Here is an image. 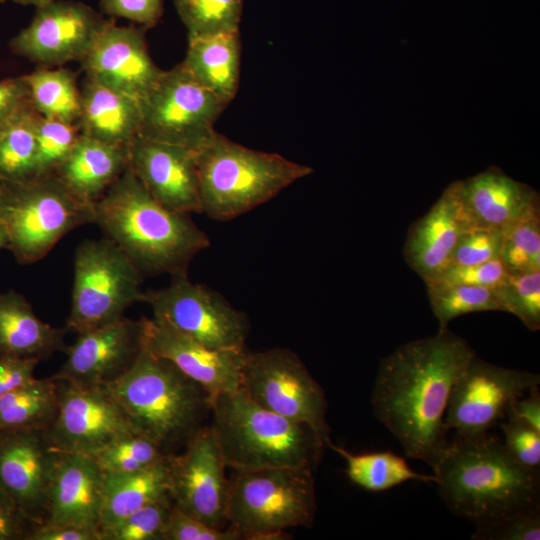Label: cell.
<instances>
[{
  "label": "cell",
  "mask_w": 540,
  "mask_h": 540,
  "mask_svg": "<svg viewBox=\"0 0 540 540\" xmlns=\"http://www.w3.org/2000/svg\"><path fill=\"white\" fill-rule=\"evenodd\" d=\"M68 329L42 321L23 295L9 290L0 293V357L37 358L65 352Z\"/></svg>",
  "instance_id": "cell-26"
},
{
  "label": "cell",
  "mask_w": 540,
  "mask_h": 540,
  "mask_svg": "<svg viewBox=\"0 0 540 540\" xmlns=\"http://www.w3.org/2000/svg\"><path fill=\"white\" fill-rule=\"evenodd\" d=\"M103 387L134 430L167 454L173 445L187 442L211 411L208 393L145 341L130 369Z\"/></svg>",
  "instance_id": "cell-4"
},
{
  "label": "cell",
  "mask_w": 540,
  "mask_h": 540,
  "mask_svg": "<svg viewBox=\"0 0 540 540\" xmlns=\"http://www.w3.org/2000/svg\"><path fill=\"white\" fill-rule=\"evenodd\" d=\"M495 288L468 285L427 288L432 311L439 323L438 331L448 329V324L461 315L501 311Z\"/></svg>",
  "instance_id": "cell-36"
},
{
  "label": "cell",
  "mask_w": 540,
  "mask_h": 540,
  "mask_svg": "<svg viewBox=\"0 0 540 540\" xmlns=\"http://www.w3.org/2000/svg\"><path fill=\"white\" fill-rule=\"evenodd\" d=\"M240 534L230 528L212 527L176 507L165 524L162 540H239Z\"/></svg>",
  "instance_id": "cell-45"
},
{
  "label": "cell",
  "mask_w": 540,
  "mask_h": 540,
  "mask_svg": "<svg viewBox=\"0 0 540 540\" xmlns=\"http://www.w3.org/2000/svg\"><path fill=\"white\" fill-rule=\"evenodd\" d=\"M528 396L512 400L506 408V415H510L540 432V393L539 385L528 390Z\"/></svg>",
  "instance_id": "cell-51"
},
{
  "label": "cell",
  "mask_w": 540,
  "mask_h": 540,
  "mask_svg": "<svg viewBox=\"0 0 540 540\" xmlns=\"http://www.w3.org/2000/svg\"><path fill=\"white\" fill-rule=\"evenodd\" d=\"M142 278L130 258L110 239L81 242L74 254L68 331L80 334L124 317L127 308L143 302Z\"/></svg>",
  "instance_id": "cell-9"
},
{
  "label": "cell",
  "mask_w": 540,
  "mask_h": 540,
  "mask_svg": "<svg viewBox=\"0 0 540 540\" xmlns=\"http://www.w3.org/2000/svg\"><path fill=\"white\" fill-rule=\"evenodd\" d=\"M458 190L472 227L503 231L539 204V195L534 189L495 166L458 181Z\"/></svg>",
  "instance_id": "cell-24"
},
{
  "label": "cell",
  "mask_w": 540,
  "mask_h": 540,
  "mask_svg": "<svg viewBox=\"0 0 540 540\" xmlns=\"http://www.w3.org/2000/svg\"><path fill=\"white\" fill-rule=\"evenodd\" d=\"M57 455L45 430L0 429V488L40 525Z\"/></svg>",
  "instance_id": "cell-19"
},
{
  "label": "cell",
  "mask_w": 540,
  "mask_h": 540,
  "mask_svg": "<svg viewBox=\"0 0 540 540\" xmlns=\"http://www.w3.org/2000/svg\"><path fill=\"white\" fill-rule=\"evenodd\" d=\"M105 474L90 456L58 452L42 525L100 531Z\"/></svg>",
  "instance_id": "cell-22"
},
{
  "label": "cell",
  "mask_w": 540,
  "mask_h": 540,
  "mask_svg": "<svg viewBox=\"0 0 540 540\" xmlns=\"http://www.w3.org/2000/svg\"><path fill=\"white\" fill-rule=\"evenodd\" d=\"M163 288L144 292L158 319L179 333L212 349L245 350L249 321L217 291L192 282L187 271L171 275Z\"/></svg>",
  "instance_id": "cell-12"
},
{
  "label": "cell",
  "mask_w": 540,
  "mask_h": 540,
  "mask_svg": "<svg viewBox=\"0 0 540 540\" xmlns=\"http://www.w3.org/2000/svg\"><path fill=\"white\" fill-rule=\"evenodd\" d=\"M81 62L87 78L138 100L163 73L150 57L143 30L114 21H106Z\"/></svg>",
  "instance_id": "cell-20"
},
{
  "label": "cell",
  "mask_w": 540,
  "mask_h": 540,
  "mask_svg": "<svg viewBox=\"0 0 540 540\" xmlns=\"http://www.w3.org/2000/svg\"><path fill=\"white\" fill-rule=\"evenodd\" d=\"M39 525L0 488V540H29Z\"/></svg>",
  "instance_id": "cell-47"
},
{
  "label": "cell",
  "mask_w": 540,
  "mask_h": 540,
  "mask_svg": "<svg viewBox=\"0 0 540 540\" xmlns=\"http://www.w3.org/2000/svg\"><path fill=\"white\" fill-rule=\"evenodd\" d=\"M173 506L169 496L156 500L101 530V540H162Z\"/></svg>",
  "instance_id": "cell-40"
},
{
  "label": "cell",
  "mask_w": 540,
  "mask_h": 540,
  "mask_svg": "<svg viewBox=\"0 0 540 540\" xmlns=\"http://www.w3.org/2000/svg\"><path fill=\"white\" fill-rule=\"evenodd\" d=\"M234 472L226 520L242 539L312 526L317 510L313 470L273 467Z\"/></svg>",
  "instance_id": "cell-8"
},
{
  "label": "cell",
  "mask_w": 540,
  "mask_h": 540,
  "mask_svg": "<svg viewBox=\"0 0 540 540\" xmlns=\"http://www.w3.org/2000/svg\"><path fill=\"white\" fill-rule=\"evenodd\" d=\"M501 311L515 315L527 329H540V271L508 274L495 288Z\"/></svg>",
  "instance_id": "cell-38"
},
{
  "label": "cell",
  "mask_w": 540,
  "mask_h": 540,
  "mask_svg": "<svg viewBox=\"0 0 540 540\" xmlns=\"http://www.w3.org/2000/svg\"><path fill=\"white\" fill-rule=\"evenodd\" d=\"M539 384V374L501 367L475 356L452 388L445 427L458 437L488 433L505 417L512 400Z\"/></svg>",
  "instance_id": "cell-13"
},
{
  "label": "cell",
  "mask_w": 540,
  "mask_h": 540,
  "mask_svg": "<svg viewBox=\"0 0 540 540\" xmlns=\"http://www.w3.org/2000/svg\"><path fill=\"white\" fill-rule=\"evenodd\" d=\"M168 466L169 497L174 507L222 528L227 522L229 479L211 425L198 429L181 454H169Z\"/></svg>",
  "instance_id": "cell-14"
},
{
  "label": "cell",
  "mask_w": 540,
  "mask_h": 540,
  "mask_svg": "<svg viewBox=\"0 0 540 540\" xmlns=\"http://www.w3.org/2000/svg\"><path fill=\"white\" fill-rule=\"evenodd\" d=\"M8 183L2 185L0 224L21 264L38 262L66 234L94 223V202L76 196L55 174Z\"/></svg>",
  "instance_id": "cell-7"
},
{
  "label": "cell",
  "mask_w": 540,
  "mask_h": 540,
  "mask_svg": "<svg viewBox=\"0 0 540 540\" xmlns=\"http://www.w3.org/2000/svg\"><path fill=\"white\" fill-rule=\"evenodd\" d=\"M101 9L112 17H121L145 27L155 26L163 14V0H101Z\"/></svg>",
  "instance_id": "cell-46"
},
{
  "label": "cell",
  "mask_w": 540,
  "mask_h": 540,
  "mask_svg": "<svg viewBox=\"0 0 540 540\" xmlns=\"http://www.w3.org/2000/svg\"><path fill=\"white\" fill-rule=\"evenodd\" d=\"M0 181H1V179H0Z\"/></svg>",
  "instance_id": "cell-55"
},
{
  "label": "cell",
  "mask_w": 540,
  "mask_h": 540,
  "mask_svg": "<svg viewBox=\"0 0 540 540\" xmlns=\"http://www.w3.org/2000/svg\"><path fill=\"white\" fill-rule=\"evenodd\" d=\"M190 37L239 31L244 0H174Z\"/></svg>",
  "instance_id": "cell-35"
},
{
  "label": "cell",
  "mask_w": 540,
  "mask_h": 540,
  "mask_svg": "<svg viewBox=\"0 0 540 540\" xmlns=\"http://www.w3.org/2000/svg\"><path fill=\"white\" fill-rule=\"evenodd\" d=\"M140 104V135L196 152L211 141L214 123L226 107L181 64L163 71Z\"/></svg>",
  "instance_id": "cell-11"
},
{
  "label": "cell",
  "mask_w": 540,
  "mask_h": 540,
  "mask_svg": "<svg viewBox=\"0 0 540 540\" xmlns=\"http://www.w3.org/2000/svg\"><path fill=\"white\" fill-rule=\"evenodd\" d=\"M30 105L29 91L23 77L0 81V127Z\"/></svg>",
  "instance_id": "cell-49"
},
{
  "label": "cell",
  "mask_w": 540,
  "mask_h": 540,
  "mask_svg": "<svg viewBox=\"0 0 540 540\" xmlns=\"http://www.w3.org/2000/svg\"><path fill=\"white\" fill-rule=\"evenodd\" d=\"M158 444L133 433L108 444L91 456L105 474L133 473L167 458Z\"/></svg>",
  "instance_id": "cell-37"
},
{
  "label": "cell",
  "mask_w": 540,
  "mask_h": 540,
  "mask_svg": "<svg viewBox=\"0 0 540 540\" xmlns=\"http://www.w3.org/2000/svg\"><path fill=\"white\" fill-rule=\"evenodd\" d=\"M1 198H2V184H0V204H1Z\"/></svg>",
  "instance_id": "cell-54"
},
{
  "label": "cell",
  "mask_w": 540,
  "mask_h": 540,
  "mask_svg": "<svg viewBox=\"0 0 540 540\" xmlns=\"http://www.w3.org/2000/svg\"><path fill=\"white\" fill-rule=\"evenodd\" d=\"M201 213L232 220L313 173L277 153L250 149L216 132L197 153Z\"/></svg>",
  "instance_id": "cell-6"
},
{
  "label": "cell",
  "mask_w": 540,
  "mask_h": 540,
  "mask_svg": "<svg viewBox=\"0 0 540 540\" xmlns=\"http://www.w3.org/2000/svg\"><path fill=\"white\" fill-rule=\"evenodd\" d=\"M240 388L259 406L308 425L330 445L325 393L293 351L245 352Z\"/></svg>",
  "instance_id": "cell-10"
},
{
  "label": "cell",
  "mask_w": 540,
  "mask_h": 540,
  "mask_svg": "<svg viewBox=\"0 0 540 540\" xmlns=\"http://www.w3.org/2000/svg\"><path fill=\"white\" fill-rule=\"evenodd\" d=\"M61 384L57 416L45 430L53 450L91 457L113 441L137 433L103 386Z\"/></svg>",
  "instance_id": "cell-15"
},
{
  "label": "cell",
  "mask_w": 540,
  "mask_h": 540,
  "mask_svg": "<svg viewBox=\"0 0 540 540\" xmlns=\"http://www.w3.org/2000/svg\"><path fill=\"white\" fill-rule=\"evenodd\" d=\"M211 412L225 465L234 471L273 467L314 471L327 447L311 427L259 406L241 388L214 397Z\"/></svg>",
  "instance_id": "cell-5"
},
{
  "label": "cell",
  "mask_w": 540,
  "mask_h": 540,
  "mask_svg": "<svg viewBox=\"0 0 540 540\" xmlns=\"http://www.w3.org/2000/svg\"><path fill=\"white\" fill-rule=\"evenodd\" d=\"M143 321L145 344L198 383L211 400L240 388L245 350L212 349L158 319Z\"/></svg>",
  "instance_id": "cell-21"
},
{
  "label": "cell",
  "mask_w": 540,
  "mask_h": 540,
  "mask_svg": "<svg viewBox=\"0 0 540 540\" xmlns=\"http://www.w3.org/2000/svg\"><path fill=\"white\" fill-rule=\"evenodd\" d=\"M39 117L30 105L0 127L1 181L18 182L35 176Z\"/></svg>",
  "instance_id": "cell-33"
},
{
  "label": "cell",
  "mask_w": 540,
  "mask_h": 540,
  "mask_svg": "<svg viewBox=\"0 0 540 540\" xmlns=\"http://www.w3.org/2000/svg\"><path fill=\"white\" fill-rule=\"evenodd\" d=\"M37 358L0 357V397L34 378Z\"/></svg>",
  "instance_id": "cell-48"
},
{
  "label": "cell",
  "mask_w": 540,
  "mask_h": 540,
  "mask_svg": "<svg viewBox=\"0 0 540 540\" xmlns=\"http://www.w3.org/2000/svg\"><path fill=\"white\" fill-rule=\"evenodd\" d=\"M432 470L446 507L475 527L540 509L539 470L523 467L489 433L454 435Z\"/></svg>",
  "instance_id": "cell-2"
},
{
  "label": "cell",
  "mask_w": 540,
  "mask_h": 540,
  "mask_svg": "<svg viewBox=\"0 0 540 540\" xmlns=\"http://www.w3.org/2000/svg\"><path fill=\"white\" fill-rule=\"evenodd\" d=\"M36 9L13 47L20 55L45 65L81 61L107 21L76 1L50 0Z\"/></svg>",
  "instance_id": "cell-16"
},
{
  "label": "cell",
  "mask_w": 540,
  "mask_h": 540,
  "mask_svg": "<svg viewBox=\"0 0 540 540\" xmlns=\"http://www.w3.org/2000/svg\"><path fill=\"white\" fill-rule=\"evenodd\" d=\"M473 540H539L540 509L515 514L491 523L475 527Z\"/></svg>",
  "instance_id": "cell-44"
},
{
  "label": "cell",
  "mask_w": 540,
  "mask_h": 540,
  "mask_svg": "<svg viewBox=\"0 0 540 540\" xmlns=\"http://www.w3.org/2000/svg\"><path fill=\"white\" fill-rule=\"evenodd\" d=\"M470 228L458 181L452 182L429 211L409 228L403 247L407 264L424 283L429 281L448 266L459 237Z\"/></svg>",
  "instance_id": "cell-23"
},
{
  "label": "cell",
  "mask_w": 540,
  "mask_h": 540,
  "mask_svg": "<svg viewBox=\"0 0 540 540\" xmlns=\"http://www.w3.org/2000/svg\"><path fill=\"white\" fill-rule=\"evenodd\" d=\"M502 231L472 227L461 234L448 266H468L499 258Z\"/></svg>",
  "instance_id": "cell-42"
},
{
  "label": "cell",
  "mask_w": 540,
  "mask_h": 540,
  "mask_svg": "<svg viewBox=\"0 0 540 540\" xmlns=\"http://www.w3.org/2000/svg\"><path fill=\"white\" fill-rule=\"evenodd\" d=\"M78 126L90 138L128 148L139 134L140 100L87 78L81 91Z\"/></svg>",
  "instance_id": "cell-25"
},
{
  "label": "cell",
  "mask_w": 540,
  "mask_h": 540,
  "mask_svg": "<svg viewBox=\"0 0 540 540\" xmlns=\"http://www.w3.org/2000/svg\"><path fill=\"white\" fill-rule=\"evenodd\" d=\"M93 207L94 224L143 276L187 271L191 260L210 246L208 235L190 214L158 203L129 168Z\"/></svg>",
  "instance_id": "cell-3"
},
{
  "label": "cell",
  "mask_w": 540,
  "mask_h": 540,
  "mask_svg": "<svg viewBox=\"0 0 540 540\" xmlns=\"http://www.w3.org/2000/svg\"><path fill=\"white\" fill-rule=\"evenodd\" d=\"M143 345V318L122 317L77 334L65 350L66 361L52 377L79 386H104L130 369Z\"/></svg>",
  "instance_id": "cell-17"
},
{
  "label": "cell",
  "mask_w": 540,
  "mask_h": 540,
  "mask_svg": "<svg viewBox=\"0 0 540 540\" xmlns=\"http://www.w3.org/2000/svg\"><path fill=\"white\" fill-rule=\"evenodd\" d=\"M128 168L165 208L201 213L197 153L138 134L129 144Z\"/></svg>",
  "instance_id": "cell-18"
},
{
  "label": "cell",
  "mask_w": 540,
  "mask_h": 540,
  "mask_svg": "<svg viewBox=\"0 0 540 540\" xmlns=\"http://www.w3.org/2000/svg\"><path fill=\"white\" fill-rule=\"evenodd\" d=\"M328 448L345 460L349 480L366 491L383 492L408 481L435 483L434 474L413 470L405 458L392 451L354 454L332 442Z\"/></svg>",
  "instance_id": "cell-31"
},
{
  "label": "cell",
  "mask_w": 540,
  "mask_h": 540,
  "mask_svg": "<svg viewBox=\"0 0 540 540\" xmlns=\"http://www.w3.org/2000/svg\"><path fill=\"white\" fill-rule=\"evenodd\" d=\"M169 484L168 456L137 472L105 474L100 531L132 512L169 496Z\"/></svg>",
  "instance_id": "cell-29"
},
{
  "label": "cell",
  "mask_w": 540,
  "mask_h": 540,
  "mask_svg": "<svg viewBox=\"0 0 540 540\" xmlns=\"http://www.w3.org/2000/svg\"><path fill=\"white\" fill-rule=\"evenodd\" d=\"M508 274L500 258H496L475 265L447 266L425 284L427 288L450 285L495 288L504 282Z\"/></svg>",
  "instance_id": "cell-41"
},
{
  "label": "cell",
  "mask_w": 540,
  "mask_h": 540,
  "mask_svg": "<svg viewBox=\"0 0 540 540\" xmlns=\"http://www.w3.org/2000/svg\"><path fill=\"white\" fill-rule=\"evenodd\" d=\"M80 134L77 124L40 116L36 129L35 176L54 174L71 153Z\"/></svg>",
  "instance_id": "cell-39"
},
{
  "label": "cell",
  "mask_w": 540,
  "mask_h": 540,
  "mask_svg": "<svg viewBox=\"0 0 540 540\" xmlns=\"http://www.w3.org/2000/svg\"><path fill=\"white\" fill-rule=\"evenodd\" d=\"M499 258L509 274L540 271V204L502 231Z\"/></svg>",
  "instance_id": "cell-34"
},
{
  "label": "cell",
  "mask_w": 540,
  "mask_h": 540,
  "mask_svg": "<svg viewBox=\"0 0 540 540\" xmlns=\"http://www.w3.org/2000/svg\"><path fill=\"white\" fill-rule=\"evenodd\" d=\"M0 1H6V0H0ZM14 2L25 4V5H34L36 8L44 5L50 0H12Z\"/></svg>",
  "instance_id": "cell-52"
},
{
  "label": "cell",
  "mask_w": 540,
  "mask_h": 540,
  "mask_svg": "<svg viewBox=\"0 0 540 540\" xmlns=\"http://www.w3.org/2000/svg\"><path fill=\"white\" fill-rule=\"evenodd\" d=\"M29 540H101V533L76 525H39Z\"/></svg>",
  "instance_id": "cell-50"
},
{
  "label": "cell",
  "mask_w": 540,
  "mask_h": 540,
  "mask_svg": "<svg viewBox=\"0 0 540 540\" xmlns=\"http://www.w3.org/2000/svg\"><path fill=\"white\" fill-rule=\"evenodd\" d=\"M61 381L32 378L0 397V429L47 430L60 403Z\"/></svg>",
  "instance_id": "cell-30"
},
{
  "label": "cell",
  "mask_w": 540,
  "mask_h": 540,
  "mask_svg": "<svg viewBox=\"0 0 540 540\" xmlns=\"http://www.w3.org/2000/svg\"><path fill=\"white\" fill-rule=\"evenodd\" d=\"M476 356L449 329L397 347L378 366L371 406L405 455L434 466L449 440L444 417L452 388Z\"/></svg>",
  "instance_id": "cell-1"
},
{
  "label": "cell",
  "mask_w": 540,
  "mask_h": 540,
  "mask_svg": "<svg viewBox=\"0 0 540 540\" xmlns=\"http://www.w3.org/2000/svg\"><path fill=\"white\" fill-rule=\"evenodd\" d=\"M31 104L47 119L77 124L81 113V91L74 74L66 69H41L23 77ZM78 125V124H77Z\"/></svg>",
  "instance_id": "cell-32"
},
{
  "label": "cell",
  "mask_w": 540,
  "mask_h": 540,
  "mask_svg": "<svg viewBox=\"0 0 540 540\" xmlns=\"http://www.w3.org/2000/svg\"><path fill=\"white\" fill-rule=\"evenodd\" d=\"M505 417L506 421L500 423L505 449L523 467L539 470L540 432L510 415Z\"/></svg>",
  "instance_id": "cell-43"
},
{
  "label": "cell",
  "mask_w": 540,
  "mask_h": 540,
  "mask_svg": "<svg viewBox=\"0 0 540 540\" xmlns=\"http://www.w3.org/2000/svg\"><path fill=\"white\" fill-rule=\"evenodd\" d=\"M8 247V236L6 233V230L0 224V249L7 248Z\"/></svg>",
  "instance_id": "cell-53"
},
{
  "label": "cell",
  "mask_w": 540,
  "mask_h": 540,
  "mask_svg": "<svg viewBox=\"0 0 540 540\" xmlns=\"http://www.w3.org/2000/svg\"><path fill=\"white\" fill-rule=\"evenodd\" d=\"M241 41L239 31L188 38L183 68L226 106L239 87Z\"/></svg>",
  "instance_id": "cell-28"
},
{
  "label": "cell",
  "mask_w": 540,
  "mask_h": 540,
  "mask_svg": "<svg viewBox=\"0 0 540 540\" xmlns=\"http://www.w3.org/2000/svg\"><path fill=\"white\" fill-rule=\"evenodd\" d=\"M127 168V148L80 134L54 174L76 196L95 202Z\"/></svg>",
  "instance_id": "cell-27"
}]
</instances>
